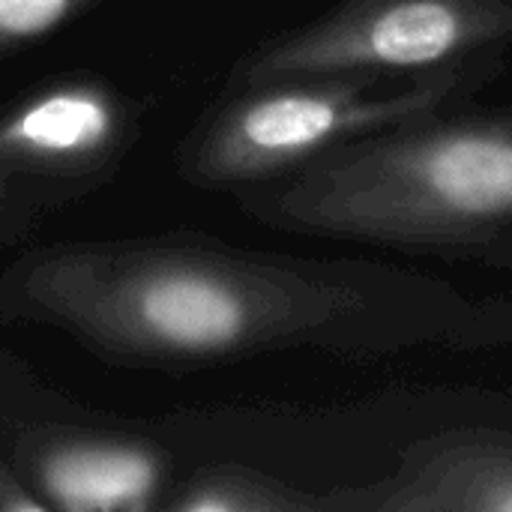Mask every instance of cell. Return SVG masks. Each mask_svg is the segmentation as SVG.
I'll return each instance as SVG.
<instances>
[{
	"label": "cell",
	"instance_id": "cell-1",
	"mask_svg": "<svg viewBox=\"0 0 512 512\" xmlns=\"http://www.w3.org/2000/svg\"><path fill=\"white\" fill-rule=\"evenodd\" d=\"M480 309L483 300L417 270L237 249L186 231L54 243L0 273L3 321L162 369L270 351L348 360L429 345L474 351Z\"/></svg>",
	"mask_w": 512,
	"mask_h": 512
},
{
	"label": "cell",
	"instance_id": "cell-2",
	"mask_svg": "<svg viewBox=\"0 0 512 512\" xmlns=\"http://www.w3.org/2000/svg\"><path fill=\"white\" fill-rule=\"evenodd\" d=\"M234 192L279 231L512 267V111L408 120Z\"/></svg>",
	"mask_w": 512,
	"mask_h": 512
},
{
	"label": "cell",
	"instance_id": "cell-3",
	"mask_svg": "<svg viewBox=\"0 0 512 512\" xmlns=\"http://www.w3.org/2000/svg\"><path fill=\"white\" fill-rule=\"evenodd\" d=\"M498 57L423 75H300L234 87L183 138L177 174L198 189H243L321 153L447 111L495 75Z\"/></svg>",
	"mask_w": 512,
	"mask_h": 512
},
{
	"label": "cell",
	"instance_id": "cell-4",
	"mask_svg": "<svg viewBox=\"0 0 512 512\" xmlns=\"http://www.w3.org/2000/svg\"><path fill=\"white\" fill-rule=\"evenodd\" d=\"M144 135V102L93 72L45 78L0 108V246L108 186Z\"/></svg>",
	"mask_w": 512,
	"mask_h": 512
},
{
	"label": "cell",
	"instance_id": "cell-5",
	"mask_svg": "<svg viewBox=\"0 0 512 512\" xmlns=\"http://www.w3.org/2000/svg\"><path fill=\"white\" fill-rule=\"evenodd\" d=\"M512 0H342L243 54L228 90L300 75H423L501 57Z\"/></svg>",
	"mask_w": 512,
	"mask_h": 512
},
{
	"label": "cell",
	"instance_id": "cell-6",
	"mask_svg": "<svg viewBox=\"0 0 512 512\" xmlns=\"http://www.w3.org/2000/svg\"><path fill=\"white\" fill-rule=\"evenodd\" d=\"M330 512H512V429L462 426L414 441L369 486L327 495Z\"/></svg>",
	"mask_w": 512,
	"mask_h": 512
},
{
	"label": "cell",
	"instance_id": "cell-7",
	"mask_svg": "<svg viewBox=\"0 0 512 512\" xmlns=\"http://www.w3.org/2000/svg\"><path fill=\"white\" fill-rule=\"evenodd\" d=\"M21 465L42 507L63 512L153 510L168 477L156 447L87 429L27 432Z\"/></svg>",
	"mask_w": 512,
	"mask_h": 512
},
{
	"label": "cell",
	"instance_id": "cell-8",
	"mask_svg": "<svg viewBox=\"0 0 512 512\" xmlns=\"http://www.w3.org/2000/svg\"><path fill=\"white\" fill-rule=\"evenodd\" d=\"M165 507L174 512H321L327 495H312L252 468H204Z\"/></svg>",
	"mask_w": 512,
	"mask_h": 512
},
{
	"label": "cell",
	"instance_id": "cell-9",
	"mask_svg": "<svg viewBox=\"0 0 512 512\" xmlns=\"http://www.w3.org/2000/svg\"><path fill=\"white\" fill-rule=\"evenodd\" d=\"M102 0H0V60L54 36Z\"/></svg>",
	"mask_w": 512,
	"mask_h": 512
},
{
	"label": "cell",
	"instance_id": "cell-10",
	"mask_svg": "<svg viewBox=\"0 0 512 512\" xmlns=\"http://www.w3.org/2000/svg\"><path fill=\"white\" fill-rule=\"evenodd\" d=\"M512 342V300H483L480 324L474 333L477 348H501Z\"/></svg>",
	"mask_w": 512,
	"mask_h": 512
}]
</instances>
